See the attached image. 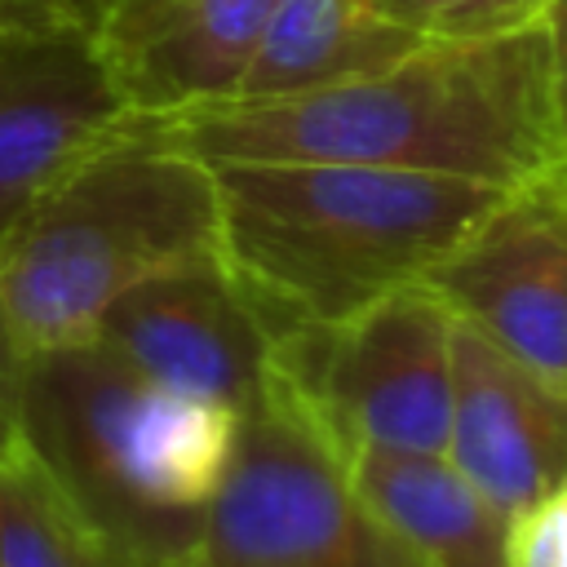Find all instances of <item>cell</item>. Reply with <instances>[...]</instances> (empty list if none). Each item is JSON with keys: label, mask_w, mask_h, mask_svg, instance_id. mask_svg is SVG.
<instances>
[{"label": "cell", "mask_w": 567, "mask_h": 567, "mask_svg": "<svg viewBox=\"0 0 567 567\" xmlns=\"http://www.w3.org/2000/svg\"><path fill=\"white\" fill-rule=\"evenodd\" d=\"M120 137L204 164L319 159L523 186L563 159L567 106L549 22H527L496 35L425 40L394 66L328 89L128 115Z\"/></svg>", "instance_id": "obj_1"}, {"label": "cell", "mask_w": 567, "mask_h": 567, "mask_svg": "<svg viewBox=\"0 0 567 567\" xmlns=\"http://www.w3.org/2000/svg\"><path fill=\"white\" fill-rule=\"evenodd\" d=\"M208 168L221 199V266L275 337L341 323L421 284L509 190L381 164L244 159Z\"/></svg>", "instance_id": "obj_2"}, {"label": "cell", "mask_w": 567, "mask_h": 567, "mask_svg": "<svg viewBox=\"0 0 567 567\" xmlns=\"http://www.w3.org/2000/svg\"><path fill=\"white\" fill-rule=\"evenodd\" d=\"M239 416L173 394L106 341L22 354L18 439L142 567H199Z\"/></svg>", "instance_id": "obj_3"}, {"label": "cell", "mask_w": 567, "mask_h": 567, "mask_svg": "<svg viewBox=\"0 0 567 567\" xmlns=\"http://www.w3.org/2000/svg\"><path fill=\"white\" fill-rule=\"evenodd\" d=\"M221 261V199L204 159L115 137L71 168L0 244V306L31 350L93 341L137 284Z\"/></svg>", "instance_id": "obj_4"}, {"label": "cell", "mask_w": 567, "mask_h": 567, "mask_svg": "<svg viewBox=\"0 0 567 567\" xmlns=\"http://www.w3.org/2000/svg\"><path fill=\"white\" fill-rule=\"evenodd\" d=\"M456 315L425 288L275 337L270 385L341 452H447Z\"/></svg>", "instance_id": "obj_5"}, {"label": "cell", "mask_w": 567, "mask_h": 567, "mask_svg": "<svg viewBox=\"0 0 567 567\" xmlns=\"http://www.w3.org/2000/svg\"><path fill=\"white\" fill-rule=\"evenodd\" d=\"M199 567H425L359 501L341 452L275 385L239 416Z\"/></svg>", "instance_id": "obj_6"}, {"label": "cell", "mask_w": 567, "mask_h": 567, "mask_svg": "<svg viewBox=\"0 0 567 567\" xmlns=\"http://www.w3.org/2000/svg\"><path fill=\"white\" fill-rule=\"evenodd\" d=\"M421 284L465 328L567 390V164L509 186Z\"/></svg>", "instance_id": "obj_7"}, {"label": "cell", "mask_w": 567, "mask_h": 567, "mask_svg": "<svg viewBox=\"0 0 567 567\" xmlns=\"http://www.w3.org/2000/svg\"><path fill=\"white\" fill-rule=\"evenodd\" d=\"M128 115L93 27L0 31V244Z\"/></svg>", "instance_id": "obj_8"}, {"label": "cell", "mask_w": 567, "mask_h": 567, "mask_svg": "<svg viewBox=\"0 0 567 567\" xmlns=\"http://www.w3.org/2000/svg\"><path fill=\"white\" fill-rule=\"evenodd\" d=\"M97 341L155 385L235 416L261 408L275 372V332L221 261L137 284L102 315Z\"/></svg>", "instance_id": "obj_9"}, {"label": "cell", "mask_w": 567, "mask_h": 567, "mask_svg": "<svg viewBox=\"0 0 567 567\" xmlns=\"http://www.w3.org/2000/svg\"><path fill=\"white\" fill-rule=\"evenodd\" d=\"M447 456L514 523L567 483V390L456 319Z\"/></svg>", "instance_id": "obj_10"}, {"label": "cell", "mask_w": 567, "mask_h": 567, "mask_svg": "<svg viewBox=\"0 0 567 567\" xmlns=\"http://www.w3.org/2000/svg\"><path fill=\"white\" fill-rule=\"evenodd\" d=\"M279 0H115L97 44L133 115L230 97Z\"/></svg>", "instance_id": "obj_11"}, {"label": "cell", "mask_w": 567, "mask_h": 567, "mask_svg": "<svg viewBox=\"0 0 567 567\" xmlns=\"http://www.w3.org/2000/svg\"><path fill=\"white\" fill-rule=\"evenodd\" d=\"M346 474L372 518L425 567H509V523L447 452L359 447Z\"/></svg>", "instance_id": "obj_12"}, {"label": "cell", "mask_w": 567, "mask_h": 567, "mask_svg": "<svg viewBox=\"0 0 567 567\" xmlns=\"http://www.w3.org/2000/svg\"><path fill=\"white\" fill-rule=\"evenodd\" d=\"M425 35L372 0H279L230 97H288L394 66Z\"/></svg>", "instance_id": "obj_13"}, {"label": "cell", "mask_w": 567, "mask_h": 567, "mask_svg": "<svg viewBox=\"0 0 567 567\" xmlns=\"http://www.w3.org/2000/svg\"><path fill=\"white\" fill-rule=\"evenodd\" d=\"M0 558L4 567H142L53 483L22 439L0 456Z\"/></svg>", "instance_id": "obj_14"}, {"label": "cell", "mask_w": 567, "mask_h": 567, "mask_svg": "<svg viewBox=\"0 0 567 567\" xmlns=\"http://www.w3.org/2000/svg\"><path fill=\"white\" fill-rule=\"evenodd\" d=\"M372 4L425 40H470V35H496L527 22H545L540 0H372Z\"/></svg>", "instance_id": "obj_15"}, {"label": "cell", "mask_w": 567, "mask_h": 567, "mask_svg": "<svg viewBox=\"0 0 567 567\" xmlns=\"http://www.w3.org/2000/svg\"><path fill=\"white\" fill-rule=\"evenodd\" d=\"M509 567H567V483L509 523Z\"/></svg>", "instance_id": "obj_16"}, {"label": "cell", "mask_w": 567, "mask_h": 567, "mask_svg": "<svg viewBox=\"0 0 567 567\" xmlns=\"http://www.w3.org/2000/svg\"><path fill=\"white\" fill-rule=\"evenodd\" d=\"M18 377H22V346L0 306V456L18 447Z\"/></svg>", "instance_id": "obj_17"}, {"label": "cell", "mask_w": 567, "mask_h": 567, "mask_svg": "<svg viewBox=\"0 0 567 567\" xmlns=\"http://www.w3.org/2000/svg\"><path fill=\"white\" fill-rule=\"evenodd\" d=\"M115 0H18V27H58V22H71V27H93L102 22V13L111 9Z\"/></svg>", "instance_id": "obj_18"}, {"label": "cell", "mask_w": 567, "mask_h": 567, "mask_svg": "<svg viewBox=\"0 0 567 567\" xmlns=\"http://www.w3.org/2000/svg\"><path fill=\"white\" fill-rule=\"evenodd\" d=\"M545 22H549V35H554V66H558V93H563V106H567V0H554L545 9Z\"/></svg>", "instance_id": "obj_19"}, {"label": "cell", "mask_w": 567, "mask_h": 567, "mask_svg": "<svg viewBox=\"0 0 567 567\" xmlns=\"http://www.w3.org/2000/svg\"><path fill=\"white\" fill-rule=\"evenodd\" d=\"M18 27V0H0V31Z\"/></svg>", "instance_id": "obj_20"}, {"label": "cell", "mask_w": 567, "mask_h": 567, "mask_svg": "<svg viewBox=\"0 0 567 567\" xmlns=\"http://www.w3.org/2000/svg\"><path fill=\"white\" fill-rule=\"evenodd\" d=\"M549 4H554V0H540V9H549Z\"/></svg>", "instance_id": "obj_21"}, {"label": "cell", "mask_w": 567, "mask_h": 567, "mask_svg": "<svg viewBox=\"0 0 567 567\" xmlns=\"http://www.w3.org/2000/svg\"><path fill=\"white\" fill-rule=\"evenodd\" d=\"M563 164H567V146H563Z\"/></svg>", "instance_id": "obj_22"}, {"label": "cell", "mask_w": 567, "mask_h": 567, "mask_svg": "<svg viewBox=\"0 0 567 567\" xmlns=\"http://www.w3.org/2000/svg\"><path fill=\"white\" fill-rule=\"evenodd\" d=\"M0 567H4V558H0Z\"/></svg>", "instance_id": "obj_23"}]
</instances>
